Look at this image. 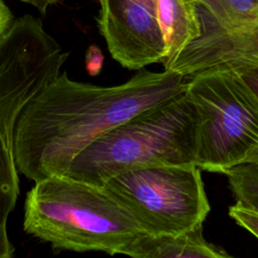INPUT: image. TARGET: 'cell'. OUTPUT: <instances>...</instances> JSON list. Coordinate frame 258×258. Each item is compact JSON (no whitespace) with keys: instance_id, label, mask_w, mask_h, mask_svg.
Masks as SVG:
<instances>
[{"instance_id":"obj_3","label":"cell","mask_w":258,"mask_h":258,"mask_svg":"<svg viewBox=\"0 0 258 258\" xmlns=\"http://www.w3.org/2000/svg\"><path fill=\"white\" fill-rule=\"evenodd\" d=\"M69 54L30 14L13 19L0 35V258L14 255L7 222L19 195L17 120L27 103L60 73Z\"/></svg>"},{"instance_id":"obj_7","label":"cell","mask_w":258,"mask_h":258,"mask_svg":"<svg viewBox=\"0 0 258 258\" xmlns=\"http://www.w3.org/2000/svg\"><path fill=\"white\" fill-rule=\"evenodd\" d=\"M201 33L164 70L186 79L258 67V0H195Z\"/></svg>"},{"instance_id":"obj_13","label":"cell","mask_w":258,"mask_h":258,"mask_svg":"<svg viewBox=\"0 0 258 258\" xmlns=\"http://www.w3.org/2000/svg\"><path fill=\"white\" fill-rule=\"evenodd\" d=\"M236 71L245 84L250 88L254 95L258 99V67L251 68H241L236 69Z\"/></svg>"},{"instance_id":"obj_9","label":"cell","mask_w":258,"mask_h":258,"mask_svg":"<svg viewBox=\"0 0 258 258\" xmlns=\"http://www.w3.org/2000/svg\"><path fill=\"white\" fill-rule=\"evenodd\" d=\"M134 258H227L222 248L208 242L203 224L178 234L152 235L143 233L123 251Z\"/></svg>"},{"instance_id":"obj_4","label":"cell","mask_w":258,"mask_h":258,"mask_svg":"<svg viewBox=\"0 0 258 258\" xmlns=\"http://www.w3.org/2000/svg\"><path fill=\"white\" fill-rule=\"evenodd\" d=\"M197 142L198 113L184 90L106 132L78 154L63 174L103 184L139 167L196 164Z\"/></svg>"},{"instance_id":"obj_6","label":"cell","mask_w":258,"mask_h":258,"mask_svg":"<svg viewBox=\"0 0 258 258\" xmlns=\"http://www.w3.org/2000/svg\"><path fill=\"white\" fill-rule=\"evenodd\" d=\"M147 234H178L204 224L211 211L202 169L157 165L116 174L103 183Z\"/></svg>"},{"instance_id":"obj_12","label":"cell","mask_w":258,"mask_h":258,"mask_svg":"<svg viewBox=\"0 0 258 258\" xmlns=\"http://www.w3.org/2000/svg\"><path fill=\"white\" fill-rule=\"evenodd\" d=\"M85 64L87 73L91 77L98 76L104 64V54L101 50V48L96 44H91L85 55Z\"/></svg>"},{"instance_id":"obj_11","label":"cell","mask_w":258,"mask_h":258,"mask_svg":"<svg viewBox=\"0 0 258 258\" xmlns=\"http://www.w3.org/2000/svg\"><path fill=\"white\" fill-rule=\"evenodd\" d=\"M228 213L239 226L246 229L258 239V212L236 203L229 208Z\"/></svg>"},{"instance_id":"obj_15","label":"cell","mask_w":258,"mask_h":258,"mask_svg":"<svg viewBox=\"0 0 258 258\" xmlns=\"http://www.w3.org/2000/svg\"><path fill=\"white\" fill-rule=\"evenodd\" d=\"M21 1L32 5L41 14H45L46 10L49 6H52V5H55V4L59 3L61 0H21Z\"/></svg>"},{"instance_id":"obj_10","label":"cell","mask_w":258,"mask_h":258,"mask_svg":"<svg viewBox=\"0 0 258 258\" xmlns=\"http://www.w3.org/2000/svg\"><path fill=\"white\" fill-rule=\"evenodd\" d=\"M239 205L258 212V162H243L225 171Z\"/></svg>"},{"instance_id":"obj_8","label":"cell","mask_w":258,"mask_h":258,"mask_svg":"<svg viewBox=\"0 0 258 258\" xmlns=\"http://www.w3.org/2000/svg\"><path fill=\"white\" fill-rule=\"evenodd\" d=\"M98 27L112 57L131 71L162 62L165 43L155 0H98Z\"/></svg>"},{"instance_id":"obj_5","label":"cell","mask_w":258,"mask_h":258,"mask_svg":"<svg viewBox=\"0 0 258 258\" xmlns=\"http://www.w3.org/2000/svg\"><path fill=\"white\" fill-rule=\"evenodd\" d=\"M198 113L196 164L225 173L258 147V99L234 70H213L187 79Z\"/></svg>"},{"instance_id":"obj_1","label":"cell","mask_w":258,"mask_h":258,"mask_svg":"<svg viewBox=\"0 0 258 258\" xmlns=\"http://www.w3.org/2000/svg\"><path fill=\"white\" fill-rule=\"evenodd\" d=\"M186 82L176 72L141 69L121 85L103 87L59 73L27 103L17 120L14 153L18 171L34 182L63 174L91 143L183 92Z\"/></svg>"},{"instance_id":"obj_2","label":"cell","mask_w":258,"mask_h":258,"mask_svg":"<svg viewBox=\"0 0 258 258\" xmlns=\"http://www.w3.org/2000/svg\"><path fill=\"white\" fill-rule=\"evenodd\" d=\"M23 230L54 250L123 254L146 233L104 184L64 174L35 181L24 202Z\"/></svg>"},{"instance_id":"obj_14","label":"cell","mask_w":258,"mask_h":258,"mask_svg":"<svg viewBox=\"0 0 258 258\" xmlns=\"http://www.w3.org/2000/svg\"><path fill=\"white\" fill-rule=\"evenodd\" d=\"M13 14L3 0H0V35L13 21Z\"/></svg>"}]
</instances>
